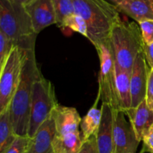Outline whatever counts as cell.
<instances>
[{
  "label": "cell",
  "instance_id": "cell-3",
  "mask_svg": "<svg viewBox=\"0 0 153 153\" xmlns=\"http://www.w3.org/2000/svg\"><path fill=\"white\" fill-rule=\"evenodd\" d=\"M0 31L7 34L15 46L24 50L35 48L37 34L24 5L0 0Z\"/></svg>",
  "mask_w": 153,
  "mask_h": 153
},
{
  "label": "cell",
  "instance_id": "cell-6",
  "mask_svg": "<svg viewBox=\"0 0 153 153\" xmlns=\"http://www.w3.org/2000/svg\"><path fill=\"white\" fill-rule=\"evenodd\" d=\"M28 50L15 46L0 68V112L10 105L18 88Z\"/></svg>",
  "mask_w": 153,
  "mask_h": 153
},
{
  "label": "cell",
  "instance_id": "cell-27",
  "mask_svg": "<svg viewBox=\"0 0 153 153\" xmlns=\"http://www.w3.org/2000/svg\"><path fill=\"white\" fill-rule=\"evenodd\" d=\"M146 100L148 106L153 110V68H150L148 76Z\"/></svg>",
  "mask_w": 153,
  "mask_h": 153
},
{
  "label": "cell",
  "instance_id": "cell-19",
  "mask_svg": "<svg viewBox=\"0 0 153 153\" xmlns=\"http://www.w3.org/2000/svg\"><path fill=\"white\" fill-rule=\"evenodd\" d=\"M10 116V105L0 112V153H4L16 138Z\"/></svg>",
  "mask_w": 153,
  "mask_h": 153
},
{
  "label": "cell",
  "instance_id": "cell-8",
  "mask_svg": "<svg viewBox=\"0 0 153 153\" xmlns=\"http://www.w3.org/2000/svg\"><path fill=\"white\" fill-rule=\"evenodd\" d=\"M126 114L120 110H114V139L115 153H136L140 141L137 138Z\"/></svg>",
  "mask_w": 153,
  "mask_h": 153
},
{
  "label": "cell",
  "instance_id": "cell-17",
  "mask_svg": "<svg viewBox=\"0 0 153 153\" xmlns=\"http://www.w3.org/2000/svg\"><path fill=\"white\" fill-rule=\"evenodd\" d=\"M84 140L81 130L65 135H55L53 140L54 153H78Z\"/></svg>",
  "mask_w": 153,
  "mask_h": 153
},
{
  "label": "cell",
  "instance_id": "cell-28",
  "mask_svg": "<svg viewBox=\"0 0 153 153\" xmlns=\"http://www.w3.org/2000/svg\"><path fill=\"white\" fill-rule=\"evenodd\" d=\"M143 51L149 68H153V43L149 45L144 44Z\"/></svg>",
  "mask_w": 153,
  "mask_h": 153
},
{
  "label": "cell",
  "instance_id": "cell-30",
  "mask_svg": "<svg viewBox=\"0 0 153 153\" xmlns=\"http://www.w3.org/2000/svg\"><path fill=\"white\" fill-rule=\"evenodd\" d=\"M109 1L113 3L114 5H118V4H119L120 3L123 1V0H109Z\"/></svg>",
  "mask_w": 153,
  "mask_h": 153
},
{
  "label": "cell",
  "instance_id": "cell-4",
  "mask_svg": "<svg viewBox=\"0 0 153 153\" xmlns=\"http://www.w3.org/2000/svg\"><path fill=\"white\" fill-rule=\"evenodd\" d=\"M109 40L117 64L131 73L134 60L144 46L138 22L121 20L114 26Z\"/></svg>",
  "mask_w": 153,
  "mask_h": 153
},
{
  "label": "cell",
  "instance_id": "cell-21",
  "mask_svg": "<svg viewBox=\"0 0 153 153\" xmlns=\"http://www.w3.org/2000/svg\"><path fill=\"white\" fill-rule=\"evenodd\" d=\"M62 28H70L85 37H88V27L84 18L77 14L71 15L65 20Z\"/></svg>",
  "mask_w": 153,
  "mask_h": 153
},
{
  "label": "cell",
  "instance_id": "cell-11",
  "mask_svg": "<svg viewBox=\"0 0 153 153\" xmlns=\"http://www.w3.org/2000/svg\"><path fill=\"white\" fill-rule=\"evenodd\" d=\"M101 110V122L96 134L99 153H115L114 109L108 104L102 103Z\"/></svg>",
  "mask_w": 153,
  "mask_h": 153
},
{
  "label": "cell",
  "instance_id": "cell-10",
  "mask_svg": "<svg viewBox=\"0 0 153 153\" xmlns=\"http://www.w3.org/2000/svg\"><path fill=\"white\" fill-rule=\"evenodd\" d=\"M37 34L46 27L56 24V15L52 0H31L25 5Z\"/></svg>",
  "mask_w": 153,
  "mask_h": 153
},
{
  "label": "cell",
  "instance_id": "cell-20",
  "mask_svg": "<svg viewBox=\"0 0 153 153\" xmlns=\"http://www.w3.org/2000/svg\"><path fill=\"white\" fill-rule=\"evenodd\" d=\"M52 3L56 15V25L62 28L65 20L76 14L73 0H52Z\"/></svg>",
  "mask_w": 153,
  "mask_h": 153
},
{
  "label": "cell",
  "instance_id": "cell-2",
  "mask_svg": "<svg viewBox=\"0 0 153 153\" xmlns=\"http://www.w3.org/2000/svg\"><path fill=\"white\" fill-rule=\"evenodd\" d=\"M35 56V48L28 50L18 88L10 104V116L17 136H28L32 86L40 73Z\"/></svg>",
  "mask_w": 153,
  "mask_h": 153
},
{
  "label": "cell",
  "instance_id": "cell-16",
  "mask_svg": "<svg viewBox=\"0 0 153 153\" xmlns=\"http://www.w3.org/2000/svg\"><path fill=\"white\" fill-rule=\"evenodd\" d=\"M117 94L119 110L126 113L131 108V73L121 68L115 62Z\"/></svg>",
  "mask_w": 153,
  "mask_h": 153
},
{
  "label": "cell",
  "instance_id": "cell-29",
  "mask_svg": "<svg viewBox=\"0 0 153 153\" xmlns=\"http://www.w3.org/2000/svg\"><path fill=\"white\" fill-rule=\"evenodd\" d=\"M10 2L13 3H16V4H22V5L25 6V4H28L31 0H10Z\"/></svg>",
  "mask_w": 153,
  "mask_h": 153
},
{
  "label": "cell",
  "instance_id": "cell-1",
  "mask_svg": "<svg viewBox=\"0 0 153 153\" xmlns=\"http://www.w3.org/2000/svg\"><path fill=\"white\" fill-rule=\"evenodd\" d=\"M76 14L85 20L88 38L96 48L110 38L114 26L121 20L120 12L105 0H73Z\"/></svg>",
  "mask_w": 153,
  "mask_h": 153
},
{
  "label": "cell",
  "instance_id": "cell-18",
  "mask_svg": "<svg viewBox=\"0 0 153 153\" xmlns=\"http://www.w3.org/2000/svg\"><path fill=\"white\" fill-rule=\"evenodd\" d=\"M100 99V97L97 95L94 104L86 115L82 118L80 124L81 134L84 141L96 134L100 127L102 118V110L97 108V104Z\"/></svg>",
  "mask_w": 153,
  "mask_h": 153
},
{
  "label": "cell",
  "instance_id": "cell-7",
  "mask_svg": "<svg viewBox=\"0 0 153 153\" xmlns=\"http://www.w3.org/2000/svg\"><path fill=\"white\" fill-rule=\"evenodd\" d=\"M100 57L98 95L102 103H107L114 110H119L117 94L115 59L110 40L96 48Z\"/></svg>",
  "mask_w": 153,
  "mask_h": 153
},
{
  "label": "cell",
  "instance_id": "cell-5",
  "mask_svg": "<svg viewBox=\"0 0 153 153\" xmlns=\"http://www.w3.org/2000/svg\"><path fill=\"white\" fill-rule=\"evenodd\" d=\"M58 105L55 88L40 72L32 86L28 136L32 137L40 126L49 118Z\"/></svg>",
  "mask_w": 153,
  "mask_h": 153
},
{
  "label": "cell",
  "instance_id": "cell-14",
  "mask_svg": "<svg viewBox=\"0 0 153 153\" xmlns=\"http://www.w3.org/2000/svg\"><path fill=\"white\" fill-rule=\"evenodd\" d=\"M126 114L140 142L153 124V110L148 106L145 98L138 106L131 107Z\"/></svg>",
  "mask_w": 153,
  "mask_h": 153
},
{
  "label": "cell",
  "instance_id": "cell-25",
  "mask_svg": "<svg viewBox=\"0 0 153 153\" xmlns=\"http://www.w3.org/2000/svg\"><path fill=\"white\" fill-rule=\"evenodd\" d=\"M78 153H99L96 134L84 141L82 148Z\"/></svg>",
  "mask_w": 153,
  "mask_h": 153
},
{
  "label": "cell",
  "instance_id": "cell-9",
  "mask_svg": "<svg viewBox=\"0 0 153 153\" xmlns=\"http://www.w3.org/2000/svg\"><path fill=\"white\" fill-rule=\"evenodd\" d=\"M149 70L144 51H142L136 57L131 73V107L137 106L146 98Z\"/></svg>",
  "mask_w": 153,
  "mask_h": 153
},
{
  "label": "cell",
  "instance_id": "cell-26",
  "mask_svg": "<svg viewBox=\"0 0 153 153\" xmlns=\"http://www.w3.org/2000/svg\"><path fill=\"white\" fill-rule=\"evenodd\" d=\"M143 148L140 153H153V124L143 136Z\"/></svg>",
  "mask_w": 153,
  "mask_h": 153
},
{
  "label": "cell",
  "instance_id": "cell-12",
  "mask_svg": "<svg viewBox=\"0 0 153 153\" xmlns=\"http://www.w3.org/2000/svg\"><path fill=\"white\" fill-rule=\"evenodd\" d=\"M55 135V122L51 116L30 138L27 153H54L53 140Z\"/></svg>",
  "mask_w": 153,
  "mask_h": 153
},
{
  "label": "cell",
  "instance_id": "cell-23",
  "mask_svg": "<svg viewBox=\"0 0 153 153\" xmlns=\"http://www.w3.org/2000/svg\"><path fill=\"white\" fill-rule=\"evenodd\" d=\"M29 140L28 136H17L4 153H27Z\"/></svg>",
  "mask_w": 153,
  "mask_h": 153
},
{
  "label": "cell",
  "instance_id": "cell-24",
  "mask_svg": "<svg viewBox=\"0 0 153 153\" xmlns=\"http://www.w3.org/2000/svg\"><path fill=\"white\" fill-rule=\"evenodd\" d=\"M141 29L144 44L149 45L153 43V20H147L139 22Z\"/></svg>",
  "mask_w": 153,
  "mask_h": 153
},
{
  "label": "cell",
  "instance_id": "cell-13",
  "mask_svg": "<svg viewBox=\"0 0 153 153\" xmlns=\"http://www.w3.org/2000/svg\"><path fill=\"white\" fill-rule=\"evenodd\" d=\"M57 135L79 132L81 118L77 110L74 107L58 104L52 112Z\"/></svg>",
  "mask_w": 153,
  "mask_h": 153
},
{
  "label": "cell",
  "instance_id": "cell-22",
  "mask_svg": "<svg viewBox=\"0 0 153 153\" xmlns=\"http://www.w3.org/2000/svg\"><path fill=\"white\" fill-rule=\"evenodd\" d=\"M14 46L15 44L11 39L0 31V68L3 67Z\"/></svg>",
  "mask_w": 153,
  "mask_h": 153
},
{
  "label": "cell",
  "instance_id": "cell-15",
  "mask_svg": "<svg viewBox=\"0 0 153 153\" xmlns=\"http://www.w3.org/2000/svg\"><path fill=\"white\" fill-rule=\"evenodd\" d=\"M120 13L140 22L153 20V0H123L115 5Z\"/></svg>",
  "mask_w": 153,
  "mask_h": 153
}]
</instances>
